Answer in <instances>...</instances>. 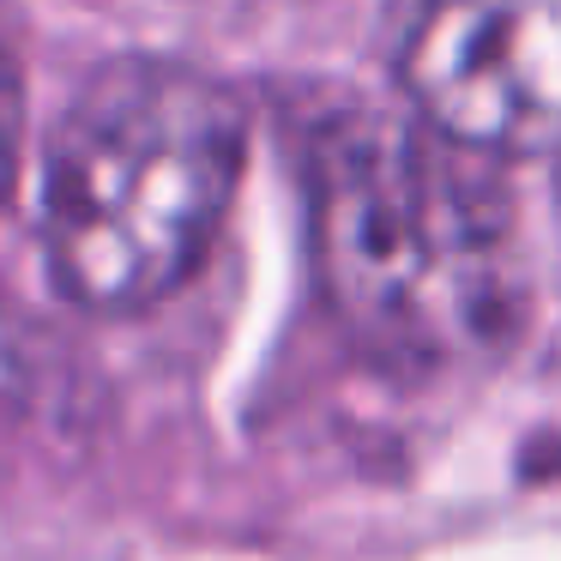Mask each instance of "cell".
I'll return each mask as SVG.
<instances>
[{"label": "cell", "instance_id": "3957f363", "mask_svg": "<svg viewBox=\"0 0 561 561\" xmlns=\"http://www.w3.org/2000/svg\"><path fill=\"white\" fill-rule=\"evenodd\" d=\"M399 79L416 122L459 151H561V0H428Z\"/></svg>", "mask_w": 561, "mask_h": 561}, {"label": "cell", "instance_id": "6da1fadb", "mask_svg": "<svg viewBox=\"0 0 561 561\" xmlns=\"http://www.w3.org/2000/svg\"><path fill=\"white\" fill-rule=\"evenodd\" d=\"M308 230L339 327L392 368L483 363L525 327L507 182L416 115L339 110L314 127Z\"/></svg>", "mask_w": 561, "mask_h": 561}, {"label": "cell", "instance_id": "7a4b0ae2", "mask_svg": "<svg viewBox=\"0 0 561 561\" xmlns=\"http://www.w3.org/2000/svg\"><path fill=\"white\" fill-rule=\"evenodd\" d=\"M248 158V110L182 61H110L49 146L43 242L85 308H146L199 266Z\"/></svg>", "mask_w": 561, "mask_h": 561}, {"label": "cell", "instance_id": "277c9868", "mask_svg": "<svg viewBox=\"0 0 561 561\" xmlns=\"http://www.w3.org/2000/svg\"><path fill=\"white\" fill-rule=\"evenodd\" d=\"M13 158H19V73L0 55V206L13 187Z\"/></svg>", "mask_w": 561, "mask_h": 561}]
</instances>
